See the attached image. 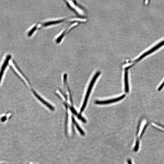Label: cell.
Wrapping results in <instances>:
<instances>
[{"label": "cell", "instance_id": "cell-1", "mask_svg": "<svg viewBox=\"0 0 164 164\" xmlns=\"http://www.w3.org/2000/svg\"><path fill=\"white\" fill-rule=\"evenodd\" d=\"M100 74V72H98L96 75H94L92 80L88 88V90L87 92V94L86 95L85 99H84V101L82 107L81 108L80 110V113L81 114L83 111L84 109L86 108L88 97H89L90 94L92 90V87L93 86L94 84V83L95 81H96L97 79V78L98 77Z\"/></svg>", "mask_w": 164, "mask_h": 164}, {"label": "cell", "instance_id": "cell-2", "mask_svg": "<svg viewBox=\"0 0 164 164\" xmlns=\"http://www.w3.org/2000/svg\"><path fill=\"white\" fill-rule=\"evenodd\" d=\"M163 45H164V40L160 42V43L157 45L155 47H153V48L150 50L145 53H144L142 54L138 58V59H136L134 61L135 62H137L140 61L143 59L144 57L151 54V53L154 52L155 51L158 49L159 48H160V47Z\"/></svg>", "mask_w": 164, "mask_h": 164}, {"label": "cell", "instance_id": "cell-3", "mask_svg": "<svg viewBox=\"0 0 164 164\" xmlns=\"http://www.w3.org/2000/svg\"><path fill=\"white\" fill-rule=\"evenodd\" d=\"M125 96V94H124L118 98L111 100L103 101H97L96 102V103L99 105H105L112 103L120 101L124 99Z\"/></svg>", "mask_w": 164, "mask_h": 164}, {"label": "cell", "instance_id": "cell-4", "mask_svg": "<svg viewBox=\"0 0 164 164\" xmlns=\"http://www.w3.org/2000/svg\"><path fill=\"white\" fill-rule=\"evenodd\" d=\"M32 90L36 98L38 99L42 103H43L44 105H45L46 106L50 109L51 110L54 111L55 110L54 107L52 106L50 104L46 102L45 100L42 98L39 94L37 93L34 90Z\"/></svg>", "mask_w": 164, "mask_h": 164}, {"label": "cell", "instance_id": "cell-5", "mask_svg": "<svg viewBox=\"0 0 164 164\" xmlns=\"http://www.w3.org/2000/svg\"><path fill=\"white\" fill-rule=\"evenodd\" d=\"M11 57L10 56H8L6 60L5 61L4 63L1 67V69L0 70V83H1L2 79L4 73L5 72V69H6L9 61Z\"/></svg>", "mask_w": 164, "mask_h": 164}, {"label": "cell", "instance_id": "cell-6", "mask_svg": "<svg viewBox=\"0 0 164 164\" xmlns=\"http://www.w3.org/2000/svg\"><path fill=\"white\" fill-rule=\"evenodd\" d=\"M125 91L126 93H128L129 92V86L128 78V72L126 70L125 72L124 76Z\"/></svg>", "mask_w": 164, "mask_h": 164}, {"label": "cell", "instance_id": "cell-7", "mask_svg": "<svg viewBox=\"0 0 164 164\" xmlns=\"http://www.w3.org/2000/svg\"><path fill=\"white\" fill-rule=\"evenodd\" d=\"M70 110L74 114L76 115H78V114H77V113L76 111L75 110L74 108L73 107H71L70 108Z\"/></svg>", "mask_w": 164, "mask_h": 164}, {"label": "cell", "instance_id": "cell-8", "mask_svg": "<svg viewBox=\"0 0 164 164\" xmlns=\"http://www.w3.org/2000/svg\"><path fill=\"white\" fill-rule=\"evenodd\" d=\"M164 86V81L163 82V83L161 84L159 88H158V91H160L161 90V89H163Z\"/></svg>", "mask_w": 164, "mask_h": 164}, {"label": "cell", "instance_id": "cell-9", "mask_svg": "<svg viewBox=\"0 0 164 164\" xmlns=\"http://www.w3.org/2000/svg\"><path fill=\"white\" fill-rule=\"evenodd\" d=\"M128 163H129V164H131V161H130V160H129V161Z\"/></svg>", "mask_w": 164, "mask_h": 164}, {"label": "cell", "instance_id": "cell-10", "mask_svg": "<svg viewBox=\"0 0 164 164\" xmlns=\"http://www.w3.org/2000/svg\"></svg>", "mask_w": 164, "mask_h": 164}]
</instances>
